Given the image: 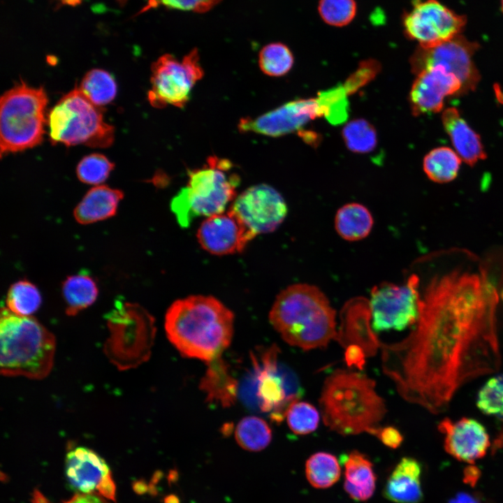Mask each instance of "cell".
I'll list each match as a JSON object with an SVG mask.
<instances>
[{"instance_id": "31", "label": "cell", "mask_w": 503, "mask_h": 503, "mask_svg": "<svg viewBox=\"0 0 503 503\" xmlns=\"http://www.w3.org/2000/svg\"><path fill=\"white\" fill-rule=\"evenodd\" d=\"M79 90L94 105L103 107L111 102L117 94V84L108 72L94 68L82 78Z\"/></svg>"}, {"instance_id": "8", "label": "cell", "mask_w": 503, "mask_h": 503, "mask_svg": "<svg viewBox=\"0 0 503 503\" xmlns=\"http://www.w3.org/2000/svg\"><path fill=\"white\" fill-rule=\"evenodd\" d=\"M48 99L43 87L23 81L6 91L0 99L1 156L39 145L43 139Z\"/></svg>"}, {"instance_id": "43", "label": "cell", "mask_w": 503, "mask_h": 503, "mask_svg": "<svg viewBox=\"0 0 503 503\" xmlns=\"http://www.w3.org/2000/svg\"><path fill=\"white\" fill-rule=\"evenodd\" d=\"M369 433L378 437L384 445L391 449H397L403 441V437L399 430L392 426L375 427Z\"/></svg>"}, {"instance_id": "46", "label": "cell", "mask_w": 503, "mask_h": 503, "mask_svg": "<svg viewBox=\"0 0 503 503\" xmlns=\"http://www.w3.org/2000/svg\"><path fill=\"white\" fill-rule=\"evenodd\" d=\"M449 503H481L480 500L474 495L466 493H460Z\"/></svg>"}, {"instance_id": "19", "label": "cell", "mask_w": 503, "mask_h": 503, "mask_svg": "<svg viewBox=\"0 0 503 503\" xmlns=\"http://www.w3.org/2000/svg\"><path fill=\"white\" fill-rule=\"evenodd\" d=\"M460 80L444 67L436 65L418 73L411 86L409 100L414 115L438 112L442 110L444 99L460 94Z\"/></svg>"}, {"instance_id": "42", "label": "cell", "mask_w": 503, "mask_h": 503, "mask_svg": "<svg viewBox=\"0 0 503 503\" xmlns=\"http://www.w3.org/2000/svg\"><path fill=\"white\" fill-rule=\"evenodd\" d=\"M379 71V64L377 61L374 60L364 61L347 79L344 87L348 94H352L374 78Z\"/></svg>"}, {"instance_id": "25", "label": "cell", "mask_w": 503, "mask_h": 503, "mask_svg": "<svg viewBox=\"0 0 503 503\" xmlns=\"http://www.w3.org/2000/svg\"><path fill=\"white\" fill-rule=\"evenodd\" d=\"M344 488L351 498L365 501L371 497L376 486L372 463L363 453L353 451L344 462Z\"/></svg>"}, {"instance_id": "24", "label": "cell", "mask_w": 503, "mask_h": 503, "mask_svg": "<svg viewBox=\"0 0 503 503\" xmlns=\"http://www.w3.org/2000/svg\"><path fill=\"white\" fill-rule=\"evenodd\" d=\"M124 194L122 191L105 185L92 188L74 210L76 221L89 224L102 221L116 214Z\"/></svg>"}, {"instance_id": "39", "label": "cell", "mask_w": 503, "mask_h": 503, "mask_svg": "<svg viewBox=\"0 0 503 503\" xmlns=\"http://www.w3.org/2000/svg\"><path fill=\"white\" fill-rule=\"evenodd\" d=\"M476 404L483 413L503 418V374L492 377L483 386Z\"/></svg>"}, {"instance_id": "37", "label": "cell", "mask_w": 503, "mask_h": 503, "mask_svg": "<svg viewBox=\"0 0 503 503\" xmlns=\"http://www.w3.org/2000/svg\"><path fill=\"white\" fill-rule=\"evenodd\" d=\"M289 428L296 435H304L316 430L319 414L316 409L306 402H296L286 414Z\"/></svg>"}, {"instance_id": "1", "label": "cell", "mask_w": 503, "mask_h": 503, "mask_svg": "<svg viewBox=\"0 0 503 503\" xmlns=\"http://www.w3.org/2000/svg\"><path fill=\"white\" fill-rule=\"evenodd\" d=\"M497 301L479 275L452 272L430 282L414 330L381 344L383 370L402 398L437 414L464 384L498 370Z\"/></svg>"}, {"instance_id": "47", "label": "cell", "mask_w": 503, "mask_h": 503, "mask_svg": "<svg viewBox=\"0 0 503 503\" xmlns=\"http://www.w3.org/2000/svg\"><path fill=\"white\" fill-rule=\"evenodd\" d=\"M164 503H180V500L177 496L175 495H170L166 497L164 499Z\"/></svg>"}, {"instance_id": "7", "label": "cell", "mask_w": 503, "mask_h": 503, "mask_svg": "<svg viewBox=\"0 0 503 503\" xmlns=\"http://www.w3.org/2000/svg\"><path fill=\"white\" fill-rule=\"evenodd\" d=\"M232 163L215 156H209L201 167L190 170L186 187L182 189L171 203V208L179 223L186 226L198 216L210 217L225 211L236 197L240 182L232 172Z\"/></svg>"}, {"instance_id": "35", "label": "cell", "mask_w": 503, "mask_h": 503, "mask_svg": "<svg viewBox=\"0 0 503 503\" xmlns=\"http://www.w3.org/2000/svg\"><path fill=\"white\" fill-rule=\"evenodd\" d=\"M342 138L349 150L357 153L372 151L377 143L374 126L364 119H355L343 128Z\"/></svg>"}, {"instance_id": "33", "label": "cell", "mask_w": 503, "mask_h": 503, "mask_svg": "<svg viewBox=\"0 0 503 503\" xmlns=\"http://www.w3.org/2000/svg\"><path fill=\"white\" fill-rule=\"evenodd\" d=\"M6 307L20 316H31L41 303V296L37 287L27 280L13 284L6 298Z\"/></svg>"}, {"instance_id": "38", "label": "cell", "mask_w": 503, "mask_h": 503, "mask_svg": "<svg viewBox=\"0 0 503 503\" xmlns=\"http://www.w3.org/2000/svg\"><path fill=\"white\" fill-rule=\"evenodd\" d=\"M114 166V163L105 156L92 154L79 162L76 173L78 179L83 183L98 185L108 177Z\"/></svg>"}, {"instance_id": "36", "label": "cell", "mask_w": 503, "mask_h": 503, "mask_svg": "<svg viewBox=\"0 0 503 503\" xmlns=\"http://www.w3.org/2000/svg\"><path fill=\"white\" fill-rule=\"evenodd\" d=\"M347 94L344 86H338L319 93L316 98L322 117L331 124H340L348 116Z\"/></svg>"}, {"instance_id": "30", "label": "cell", "mask_w": 503, "mask_h": 503, "mask_svg": "<svg viewBox=\"0 0 503 503\" xmlns=\"http://www.w3.org/2000/svg\"><path fill=\"white\" fill-rule=\"evenodd\" d=\"M235 438L242 449L259 451L266 448L272 439V431L265 421L249 416L242 418L235 429Z\"/></svg>"}, {"instance_id": "27", "label": "cell", "mask_w": 503, "mask_h": 503, "mask_svg": "<svg viewBox=\"0 0 503 503\" xmlns=\"http://www.w3.org/2000/svg\"><path fill=\"white\" fill-rule=\"evenodd\" d=\"M372 215L363 205L349 203L338 209L335 217V228L337 234L347 241L364 239L372 231Z\"/></svg>"}, {"instance_id": "15", "label": "cell", "mask_w": 503, "mask_h": 503, "mask_svg": "<svg viewBox=\"0 0 503 503\" xmlns=\"http://www.w3.org/2000/svg\"><path fill=\"white\" fill-rule=\"evenodd\" d=\"M230 208L255 235L276 230L287 214L282 196L265 184L245 189L235 197Z\"/></svg>"}, {"instance_id": "40", "label": "cell", "mask_w": 503, "mask_h": 503, "mask_svg": "<svg viewBox=\"0 0 503 503\" xmlns=\"http://www.w3.org/2000/svg\"><path fill=\"white\" fill-rule=\"evenodd\" d=\"M318 8L322 20L334 27L347 25L357 12L354 0H320Z\"/></svg>"}, {"instance_id": "18", "label": "cell", "mask_w": 503, "mask_h": 503, "mask_svg": "<svg viewBox=\"0 0 503 503\" xmlns=\"http://www.w3.org/2000/svg\"><path fill=\"white\" fill-rule=\"evenodd\" d=\"M255 236L231 208L207 217L197 231L201 246L216 255L240 252Z\"/></svg>"}, {"instance_id": "16", "label": "cell", "mask_w": 503, "mask_h": 503, "mask_svg": "<svg viewBox=\"0 0 503 503\" xmlns=\"http://www.w3.org/2000/svg\"><path fill=\"white\" fill-rule=\"evenodd\" d=\"M65 474L68 486L81 494H94L115 502L116 486L105 461L84 446L68 451Z\"/></svg>"}, {"instance_id": "5", "label": "cell", "mask_w": 503, "mask_h": 503, "mask_svg": "<svg viewBox=\"0 0 503 503\" xmlns=\"http://www.w3.org/2000/svg\"><path fill=\"white\" fill-rule=\"evenodd\" d=\"M0 342L2 375L41 379L51 371L55 337L35 318L1 308Z\"/></svg>"}, {"instance_id": "11", "label": "cell", "mask_w": 503, "mask_h": 503, "mask_svg": "<svg viewBox=\"0 0 503 503\" xmlns=\"http://www.w3.org/2000/svg\"><path fill=\"white\" fill-rule=\"evenodd\" d=\"M151 71L148 100L152 106L161 108L185 106L191 89L204 75L196 48L180 60L170 54L161 55L152 64Z\"/></svg>"}, {"instance_id": "26", "label": "cell", "mask_w": 503, "mask_h": 503, "mask_svg": "<svg viewBox=\"0 0 503 503\" xmlns=\"http://www.w3.org/2000/svg\"><path fill=\"white\" fill-rule=\"evenodd\" d=\"M208 367L200 388L206 394L207 401L223 407L232 405L238 396V384L229 373L226 364L220 358L207 363Z\"/></svg>"}, {"instance_id": "10", "label": "cell", "mask_w": 503, "mask_h": 503, "mask_svg": "<svg viewBox=\"0 0 503 503\" xmlns=\"http://www.w3.org/2000/svg\"><path fill=\"white\" fill-rule=\"evenodd\" d=\"M108 326L111 336L108 353L119 367H136L149 358L156 328L154 319L145 309L125 303L113 312Z\"/></svg>"}, {"instance_id": "21", "label": "cell", "mask_w": 503, "mask_h": 503, "mask_svg": "<svg viewBox=\"0 0 503 503\" xmlns=\"http://www.w3.org/2000/svg\"><path fill=\"white\" fill-rule=\"evenodd\" d=\"M340 319L335 340L344 347L356 344L366 356H374L381 344L371 328L368 301L360 298L349 301L342 310Z\"/></svg>"}, {"instance_id": "14", "label": "cell", "mask_w": 503, "mask_h": 503, "mask_svg": "<svg viewBox=\"0 0 503 503\" xmlns=\"http://www.w3.org/2000/svg\"><path fill=\"white\" fill-rule=\"evenodd\" d=\"M478 48L479 44L461 34L437 45L419 46L411 57V68L417 74L427 68L441 66L460 80L464 94L475 89L480 80L472 59Z\"/></svg>"}, {"instance_id": "28", "label": "cell", "mask_w": 503, "mask_h": 503, "mask_svg": "<svg viewBox=\"0 0 503 503\" xmlns=\"http://www.w3.org/2000/svg\"><path fill=\"white\" fill-rule=\"evenodd\" d=\"M94 279L82 272L68 277L62 284V293L66 304V312L73 316L94 302L98 296Z\"/></svg>"}, {"instance_id": "29", "label": "cell", "mask_w": 503, "mask_h": 503, "mask_svg": "<svg viewBox=\"0 0 503 503\" xmlns=\"http://www.w3.org/2000/svg\"><path fill=\"white\" fill-rule=\"evenodd\" d=\"M461 160L452 149L439 147L425 155L423 167L430 180L437 183H446L457 177Z\"/></svg>"}, {"instance_id": "2", "label": "cell", "mask_w": 503, "mask_h": 503, "mask_svg": "<svg viewBox=\"0 0 503 503\" xmlns=\"http://www.w3.org/2000/svg\"><path fill=\"white\" fill-rule=\"evenodd\" d=\"M234 315L218 299L191 296L172 303L165 316V330L183 356L207 363L221 357L233 335Z\"/></svg>"}, {"instance_id": "22", "label": "cell", "mask_w": 503, "mask_h": 503, "mask_svg": "<svg viewBox=\"0 0 503 503\" xmlns=\"http://www.w3.org/2000/svg\"><path fill=\"white\" fill-rule=\"evenodd\" d=\"M442 121L455 152L466 163L473 166L486 158L479 135L467 124L455 108L445 109Z\"/></svg>"}, {"instance_id": "12", "label": "cell", "mask_w": 503, "mask_h": 503, "mask_svg": "<svg viewBox=\"0 0 503 503\" xmlns=\"http://www.w3.org/2000/svg\"><path fill=\"white\" fill-rule=\"evenodd\" d=\"M418 282L413 275L403 284L384 282L373 286L368 305L374 330H401L417 322L421 300Z\"/></svg>"}, {"instance_id": "20", "label": "cell", "mask_w": 503, "mask_h": 503, "mask_svg": "<svg viewBox=\"0 0 503 503\" xmlns=\"http://www.w3.org/2000/svg\"><path fill=\"white\" fill-rule=\"evenodd\" d=\"M438 428L444 435L446 451L458 460L473 463L483 458L490 447L486 429L475 419L464 417L453 421L445 418Z\"/></svg>"}, {"instance_id": "45", "label": "cell", "mask_w": 503, "mask_h": 503, "mask_svg": "<svg viewBox=\"0 0 503 503\" xmlns=\"http://www.w3.org/2000/svg\"><path fill=\"white\" fill-rule=\"evenodd\" d=\"M63 503H108L105 498L94 494L78 493Z\"/></svg>"}, {"instance_id": "34", "label": "cell", "mask_w": 503, "mask_h": 503, "mask_svg": "<svg viewBox=\"0 0 503 503\" xmlns=\"http://www.w3.org/2000/svg\"><path fill=\"white\" fill-rule=\"evenodd\" d=\"M293 62V55L291 50L279 42L265 45L258 54L261 70L271 77L286 75L291 69Z\"/></svg>"}, {"instance_id": "23", "label": "cell", "mask_w": 503, "mask_h": 503, "mask_svg": "<svg viewBox=\"0 0 503 503\" xmlns=\"http://www.w3.org/2000/svg\"><path fill=\"white\" fill-rule=\"evenodd\" d=\"M421 467L412 458H403L387 479L384 497L395 503H419L423 498Z\"/></svg>"}, {"instance_id": "3", "label": "cell", "mask_w": 503, "mask_h": 503, "mask_svg": "<svg viewBox=\"0 0 503 503\" xmlns=\"http://www.w3.org/2000/svg\"><path fill=\"white\" fill-rule=\"evenodd\" d=\"M336 312L317 286L295 284L277 296L269 320L282 339L304 350L326 347L335 339Z\"/></svg>"}, {"instance_id": "17", "label": "cell", "mask_w": 503, "mask_h": 503, "mask_svg": "<svg viewBox=\"0 0 503 503\" xmlns=\"http://www.w3.org/2000/svg\"><path fill=\"white\" fill-rule=\"evenodd\" d=\"M321 117L316 99L295 100L255 118L240 119L238 129L242 133L279 137L293 132L310 119Z\"/></svg>"}, {"instance_id": "44", "label": "cell", "mask_w": 503, "mask_h": 503, "mask_svg": "<svg viewBox=\"0 0 503 503\" xmlns=\"http://www.w3.org/2000/svg\"><path fill=\"white\" fill-rule=\"evenodd\" d=\"M364 350L358 345L351 344L347 347L344 359L348 366H355L363 370L365 364Z\"/></svg>"}, {"instance_id": "32", "label": "cell", "mask_w": 503, "mask_h": 503, "mask_svg": "<svg viewBox=\"0 0 503 503\" xmlns=\"http://www.w3.org/2000/svg\"><path fill=\"white\" fill-rule=\"evenodd\" d=\"M305 474L313 487L326 488L339 480L341 468L335 455L326 452H318L307 460Z\"/></svg>"}, {"instance_id": "6", "label": "cell", "mask_w": 503, "mask_h": 503, "mask_svg": "<svg viewBox=\"0 0 503 503\" xmlns=\"http://www.w3.org/2000/svg\"><path fill=\"white\" fill-rule=\"evenodd\" d=\"M258 352L252 355V369L239 388L240 395L247 405L280 423L303 390L296 374L279 361L275 345Z\"/></svg>"}, {"instance_id": "9", "label": "cell", "mask_w": 503, "mask_h": 503, "mask_svg": "<svg viewBox=\"0 0 503 503\" xmlns=\"http://www.w3.org/2000/svg\"><path fill=\"white\" fill-rule=\"evenodd\" d=\"M103 111L102 107L94 105L78 88L73 89L48 114L51 142L66 146H110L115 138V129L104 121Z\"/></svg>"}, {"instance_id": "48", "label": "cell", "mask_w": 503, "mask_h": 503, "mask_svg": "<svg viewBox=\"0 0 503 503\" xmlns=\"http://www.w3.org/2000/svg\"><path fill=\"white\" fill-rule=\"evenodd\" d=\"M135 489L140 493H142L143 492H145L147 490V486L145 483L143 482H138L136 484Z\"/></svg>"}, {"instance_id": "13", "label": "cell", "mask_w": 503, "mask_h": 503, "mask_svg": "<svg viewBox=\"0 0 503 503\" xmlns=\"http://www.w3.org/2000/svg\"><path fill=\"white\" fill-rule=\"evenodd\" d=\"M402 22L409 39L431 47L460 35L467 20L437 0H416Z\"/></svg>"}, {"instance_id": "41", "label": "cell", "mask_w": 503, "mask_h": 503, "mask_svg": "<svg viewBox=\"0 0 503 503\" xmlns=\"http://www.w3.org/2000/svg\"><path fill=\"white\" fill-rule=\"evenodd\" d=\"M221 0H149L147 8L162 6L167 8L191 11L194 13H206L219 4Z\"/></svg>"}, {"instance_id": "4", "label": "cell", "mask_w": 503, "mask_h": 503, "mask_svg": "<svg viewBox=\"0 0 503 503\" xmlns=\"http://www.w3.org/2000/svg\"><path fill=\"white\" fill-rule=\"evenodd\" d=\"M319 403L325 425L342 435L369 433L386 411L372 379L344 370L326 378Z\"/></svg>"}, {"instance_id": "49", "label": "cell", "mask_w": 503, "mask_h": 503, "mask_svg": "<svg viewBox=\"0 0 503 503\" xmlns=\"http://www.w3.org/2000/svg\"><path fill=\"white\" fill-rule=\"evenodd\" d=\"M501 8H502V10L503 12V0H501Z\"/></svg>"}]
</instances>
